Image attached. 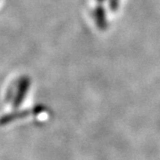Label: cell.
Listing matches in <instances>:
<instances>
[{
	"instance_id": "cell-2",
	"label": "cell",
	"mask_w": 160,
	"mask_h": 160,
	"mask_svg": "<svg viewBox=\"0 0 160 160\" xmlns=\"http://www.w3.org/2000/svg\"><path fill=\"white\" fill-rule=\"evenodd\" d=\"M119 5V0H109V6L111 7V9L115 11Z\"/></svg>"
},
{
	"instance_id": "cell-1",
	"label": "cell",
	"mask_w": 160,
	"mask_h": 160,
	"mask_svg": "<svg viewBox=\"0 0 160 160\" xmlns=\"http://www.w3.org/2000/svg\"><path fill=\"white\" fill-rule=\"evenodd\" d=\"M94 18L95 22L97 23L99 29H104L107 27V20H106V14L104 8L102 6H99L94 11Z\"/></svg>"
}]
</instances>
